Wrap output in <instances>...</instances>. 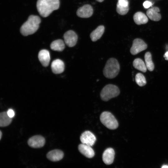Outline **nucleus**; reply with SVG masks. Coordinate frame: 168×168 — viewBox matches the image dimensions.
Instances as JSON below:
<instances>
[{"label": "nucleus", "mask_w": 168, "mask_h": 168, "mask_svg": "<svg viewBox=\"0 0 168 168\" xmlns=\"http://www.w3.org/2000/svg\"><path fill=\"white\" fill-rule=\"evenodd\" d=\"M104 30L105 27L103 26H98L90 35V37L91 40L95 42L100 39L104 33Z\"/></svg>", "instance_id": "nucleus-17"}, {"label": "nucleus", "mask_w": 168, "mask_h": 168, "mask_svg": "<svg viewBox=\"0 0 168 168\" xmlns=\"http://www.w3.org/2000/svg\"><path fill=\"white\" fill-rule=\"evenodd\" d=\"M152 2L146 1L144 2L143 5L144 7L146 8H147L152 6Z\"/></svg>", "instance_id": "nucleus-26"}, {"label": "nucleus", "mask_w": 168, "mask_h": 168, "mask_svg": "<svg viewBox=\"0 0 168 168\" xmlns=\"http://www.w3.org/2000/svg\"><path fill=\"white\" fill-rule=\"evenodd\" d=\"M50 46L52 50L58 51H62L65 47L64 43L61 39L53 41L51 44Z\"/></svg>", "instance_id": "nucleus-20"}, {"label": "nucleus", "mask_w": 168, "mask_h": 168, "mask_svg": "<svg viewBox=\"0 0 168 168\" xmlns=\"http://www.w3.org/2000/svg\"><path fill=\"white\" fill-rule=\"evenodd\" d=\"M100 119L101 123L110 129H115L118 127V123L114 116L110 112L104 111L101 114Z\"/></svg>", "instance_id": "nucleus-5"}, {"label": "nucleus", "mask_w": 168, "mask_h": 168, "mask_svg": "<svg viewBox=\"0 0 168 168\" xmlns=\"http://www.w3.org/2000/svg\"><path fill=\"white\" fill-rule=\"evenodd\" d=\"M96 1L99 2H102L104 0H96Z\"/></svg>", "instance_id": "nucleus-30"}, {"label": "nucleus", "mask_w": 168, "mask_h": 168, "mask_svg": "<svg viewBox=\"0 0 168 168\" xmlns=\"http://www.w3.org/2000/svg\"><path fill=\"white\" fill-rule=\"evenodd\" d=\"M147 48V45L143 40L137 38L133 40L130 52L132 54L134 55L146 49Z\"/></svg>", "instance_id": "nucleus-6"}, {"label": "nucleus", "mask_w": 168, "mask_h": 168, "mask_svg": "<svg viewBox=\"0 0 168 168\" xmlns=\"http://www.w3.org/2000/svg\"><path fill=\"white\" fill-rule=\"evenodd\" d=\"M63 38L66 44L69 47L74 46L77 44L78 37L76 33L72 30H69L64 34Z\"/></svg>", "instance_id": "nucleus-7"}, {"label": "nucleus", "mask_w": 168, "mask_h": 168, "mask_svg": "<svg viewBox=\"0 0 168 168\" xmlns=\"http://www.w3.org/2000/svg\"><path fill=\"white\" fill-rule=\"evenodd\" d=\"M79 152L84 156L88 158H91L95 155V152L91 146L83 143L78 146Z\"/></svg>", "instance_id": "nucleus-12"}, {"label": "nucleus", "mask_w": 168, "mask_h": 168, "mask_svg": "<svg viewBox=\"0 0 168 168\" xmlns=\"http://www.w3.org/2000/svg\"><path fill=\"white\" fill-rule=\"evenodd\" d=\"M120 65L117 60L110 58L107 61L103 70L104 76L110 79L115 77L119 73Z\"/></svg>", "instance_id": "nucleus-3"}, {"label": "nucleus", "mask_w": 168, "mask_h": 168, "mask_svg": "<svg viewBox=\"0 0 168 168\" xmlns=\"http://www.w3.org/2000/svg\"><path fill=\"white\" fill-rule=\"evenodd\" d=\"M144 58L147 68L150 71H152L154 69V66L152 60L151 53L150 52L146 53L145 55Z\"/></svg>", "instance_id": "nucleus-22"}, {"label": "nucleus", "mask_w": 168, "mask_h": 168, "mask_svg": "<svg viewBox=\"0 0 168 168\" xmlns=\"http://www.w3.org/2000/svg\"><path fill=\"white\" fill-rule=\"evenodd\" d=\"M51 68L52 72L55 74H60L63 72L64 70V64L60 59H57L52 63Z\"/></svg>", "instance_id": "nucleus-15"}, {"label": "nucleus", "mask_w": 168, "mask_h": 168, "mask_svg": "<svg viewBox=\"0 0 168 168\" xmlns=\"http://www.w3.org/2000/svg\"><path fill=\"white\" fill-rule=\"evenodd\" d=\"M82 143L92 146L95 144L96 138L95 135L89 131H86L83 133L80 137Z\"/></svg>", "instance_id": "nucleus-8"}, {"label": "nucleus", "mask_w": 168, "mask_h": 168, "mask_svg": "<svg viewBox=\"0 0 168 168\" xmlns=\"http://www.w3.org/2000/svg\"><path fill=\"white\" fill-rule=\"evenodd\" d=\"M0 139H1V138H2V133L1 131H0Z\"/></svg>", "instance_id": "nucleus-31"}, {"label": "nucleus", "mask_w": 168, "mask_h": 168, "mask_svg": "<svg viewBox=\"0 0 168 168\" xmlns=\"http://www.w3.org/2000/svg\"><path fill=\"white\" fill-rule=\"evenodd\" d=\"M39 59L42 64L45 67H47L49 64L50 56L49 51L46 49L40 50L38 54Z\"/></svg>", "instance_id": "nucleus-14"}, {"label": "nucleus", "mask_w": 168, "mask_h": 168, "mask_svg": "<svg viewBox=\"0 0 168 168\" xmlns=\"http://www.w3.org/2000/svg\"><path fill=\"white\" fill-rule=\"evenodd\" d=\"M12 118L10 117L6 112H1L0 114V126L5 127L9 125L12 122Z\"/></svg>", "instance_id": "nucleus-19"}, {"label": "nucleus", "mask_w": 168, "mask_h": 168, "mask_svg": "<svg viewBox=\"0 0 168 168\" xmlns=\"http://www.w3.org/2000/svg\"><path fill=\"white\" fill-rule=\"evenodd\" d=\"M59 0H38L36 7L40 14L42 17L48 16L59 6Z\"/></svg>", "instance_id": "nucleus-1"}, {"label": "nucleus", "mask_w": 168, "mask_h": 168, "mask_svg": "<svg viewBox=\"0 0 168 168\" xmlns=\"http://www.w3.org/2000/svg\"><path fill=\"white\" fill-rule=\"evenodd\" d=\"M164 57L166 60H168V51L165 53L164 55Z\"/></svg>", "instance_id": "nucleus-28"}, {"label": "nucleus", "mask_w": 168, "mask_h": 168, "mask_svg": "<svg viewBox=\"0 0 168 168\" xmlns=\"http://www.w3.org/2000/svg\"><path fill=\"white\" fill-rule=\"evenodd\" d=\"M45 142L44 137L41 135H37L30 138L28 140V144L31 147L39 148L44 146Z\"/></svg>", "instance_id": "nucleus-9"}, {"label": "nucleus", "mask_w": 168, "mask_h": 168, "mask_svg": "<svg viewBox=\"0 0 168 168\" xmlns=\"http://www.w3.org/2000/svg\"><path fill=\"white\" fill-rule=\"evenodd\" d=\"M161 167L162 168H168V166H167V165H163Z\"/></svg>", "instance_id": "nucleus-29"}, {"label": "nucleus", "mask_w": 168, "mask_h": 168, "mask_svg": "<svg viewBox=\"0 0 168 168\" xmlns=\"http://www.w3.org/2000/svg\"><path fill=\"white\" fill-rule=\"evenodd\" d=\"M64 153L61 150L55 149L49 152L46 155L47 158L52 161H57L63 158Z\"/></svg>", "instance_id": "nucleus-13"}, {"label": "nucleus", "mask_w": 168, "mask_h": 168, "mask_svg": "<svg viewBox=\"0 0 168 168\" xmlns=\"http://www.w3.org/2000/svg\"><path fill=\"white\" fill-rule=\"evenodd\" d=\"M133 19L135 23L138 25L145 24L148 21L147 16L141 12H137L133 15Z\"/></svg>", "instance_id": "nucleus-18"}, {"label": "nucleus", "mask_w": 168, "mask_h": 168, "mask_svg": "<svg viewBox=\"0 0 168 168\" xmlns=\"http://www.w3.org/2000/svg\"><path fill=\"white\" fill-rule=\"evenodd\" d=\"M115 152L111 148L106 149L102 155V160L104 163L107 165L112 164L114 161Z\"/></svg>", "instance_id": "nucleus-11"}, {"label": "nucleus", "mask_w": 168, "mask_h": 168, "mask_svg": "<svg viewBox=\"0 0 168 168\" xmlns=\"http://www.w3.org/2000/svg\"><path fill=\"white\" fill-rule=\"evenodd\" d=\"M159 12L160 9L158 7H153L148 9L146 13L147 16L151 20L154 21H158L161 18V16L158 13Z\"/></svg>", "instance_id": "nucleus-16"}, {"label": "nucleus", "mask_w": 168, "mask_h": 168, "mask_svg": "<svg viewBox=\"0 0 168 168\" xmlns=\"http://www.w3.org/2000/svg\"><path fill=\"white\" fill-rule=\"evenodd\" d=\"M133 67L136 69L143 72H145L147 68L143 61L140 58L135 59L133 62Z\"/></svg>", "instance_id": "nucleus-21"}, {"label": "nucleus", "mask_w": 168, "mask_h": 168, "mask_svg": "<svg viewBox=\"0 0 168 168\" xmlns=\"http://www.w3.org/2000/svg\"><path fill=\"white\" fill-rule=\"evenodd\" d=\"M40 22V19L38 16H30L27 20L21 26V33L26 36L34 34L38 30Z\"/></svg>", "instance_id": "nucleus-2"}, {"label": "nucleus", "mask_w": 168, "mask_h": 168, "mask_svg": "<svg viewBox=\"0 0 168 168\" xmlns=\"http://www.w3.org/2000/svg\"><path fill=\"white\" fill-rule=\"evenodd\" d=\"M118 2L117 3L119 5L124 6H128V0H118Z\"/></svg>", "instance_id": "nucleus-25"}, {"label": "nucleus", "mask_w": 168, "mask_h": 168, "mask_svg": "<svg viewBox=\"0 0 168 168\" xmlns=\"http://www.w3.org/2000/svg\"><path fill=\"white\" fill-rule=\"evenodd\" d=\"M128 6H124L121 5L118 3L117 4L116 11L117 13L122 15L126 14L129 11Z\"/></svg>", "instance_id": "nucleus-24"}, {"label": "nucleus", "mask_w": 168, "mask_h": 168, "mask_svg": "<svg viewBox=\"0 0 168 168\" xmlns=\"http://www.w3.org/2000/svg\"><path fill=\"white\" fill-rule=\"evenodd\" d=\"M119 93L120 91L117 86L109 84L103 88L100 93V97L103 100L108 101L111 99L118 96Z\"/></svg>", "instance_id": "nucleus-4"}, {"label": "nucleus", "mask_w": 168, "mask_h": 168, "mask_svg": "<svg viewBox=\"0 0 168 168\" xmlns=\"http://www.w3.org/2000/svg\"><path fill=\"white\" fill-rule=\"evenodd\" d=\"M93 12L91 6L89 4H86L79 8L77 11L78 16L82 18H87L91 17Z\"/></svg>", "instance_id": "nucleus-10"}, {"label": "nucleus", "mask_w": 168, "mask_h": 168, "mask_svg": "<svg viewBox=\"0 0 168 168\" xmlns=\"http://www.w3.org/2000/svg\"><path fill=\"white\" fill-rule=\"evenodd\" d=\"M136 83L139 86H143L146 84V81L144 75L141 73H138L136 74L135 77Z\"/></svg>", "instance_id": "nucleus-23"}, {"label": "nucleus", "mask_w": 168, "mask_h": 168, "mask_svg": "<svg viewBox=\"0 0 168 168\" xmlns=\"http://www.w3.org/2000/svg\"><path fill=\"white\" fill-rule=\"evenodd\" d=\"M8 115L10 117L12 118L15 115L14 111L12 109H9L7 112Z\"/></svg>", "instance_id": "nucleus-27"}]
</instances>
